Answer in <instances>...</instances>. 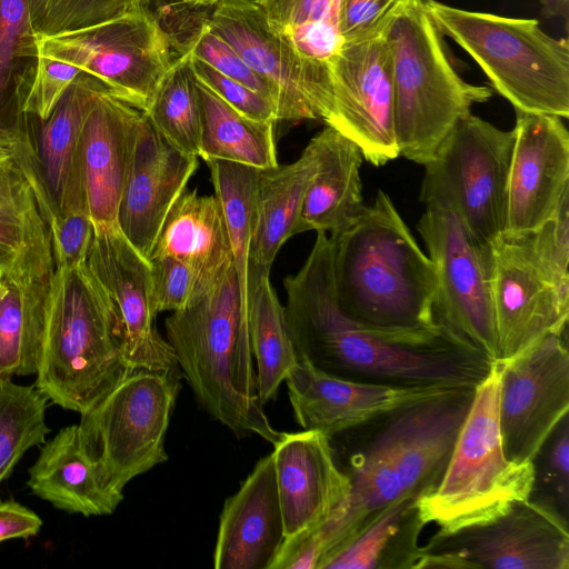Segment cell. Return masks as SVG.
<instances>
[{
  "mask_svg": "<svg viewBox=\"0 0 569 569\" xmlns=\"http://www.w3.org/2000/svg\"><path fill=\"white\" fill-rule=\"evenodd\" d=\"M284 316L299 358L342 378L393 386L476 389L492 360L449 326L385 329L340 307L332 242L317 231L302 267L283 280Z\"/></svg>",
  "mask_w": 569,
  "mask_h": 569,
  "instance_id": "6da1fadb",
  "label": "cell"
},
{
  "mask_svg": "<svg viewBox=\"0 0 569 569\" xmlns=\"http://www.w3.org/2000/svg\"><path fill=\"white\" fill-rule=\"evenodd\" d=\"M330 239L336 295L348 316L385 329L439 322L433 263L387 193L379 190L375 201Z\"/></svg>",
  "mask_w": 569,
  "mask_h": 569,
  "instance_id": "7a4b0ae2",
  "label": "cell"
},
{
  "mask_svg": "<svg viewBox=\"0 0 569 569\" xmlns=\"http://www.w3.org/2000/svg\"><path fill=\"white\" fill-rule=\"evenodd\" d=\"M167 341L201 407L236 435L270 443L282 435L259 397L249 318L234 266L209 290L164 321Z\"/></svg>",
  "mask_w": 569,
  "mask_h": 569,
  "instance_id": "3957f363",
  "label": "cell"
},
{
  "mask_svg": "<svg viewBox=\"0 0 569 569\" xmlns=\"http://www.w3.org/2000/svg\"><path fill=\"white\" fill-rule=\"evenodd\" d=\"M473 392L456 390L383 417L373 438L351 458L350 492L332 518L340 540L402 496H420L439 482Z\"/></svg>",
  "mask_w": 569,
  "mask_h": 569,
  "instance_id": "277c9868",
  "label": "cell"
},
{
  "mask_svg": "<svg viewBox=\"0 0 569 569\" xmlns=\"http://www.w3.org/2000/svg\"><path fill=\"white\" fill-rule=\"evenodd\" d=\"M130 371L119 321L86 263L54 267L34 386L52 403L81 415Z\"/></svg>",
  "mask_w": 569,
  "mask_h": 569,
  "instance_id": "5b68a950",
  "label": "cell"
},
{
  "mask_svg": "<svg viewBox=\"0 0 569 569\" xmlns=\"http://www.w3.org/2000/svg\"><path fill=\"white\" fill-rule=\"evenodd\" d=\"M499 367L476 387L468 415L439 482L417 499V515L433 523V538L489 522L531 497L535 462L510 461L503 451L499 421Z\"/></svg>",
  "mask_w": 569,
  "mask_h": 569,
  "instance_id": "8992f818",
  "label": "cell"
},
{
  "mask_svg": "<svg viewBox=\"0 0 569 569\" xmlns=\"http://www.w3.org/2000/svg\"><path fill=\"white\" fill-rule=\"evenodd\" d=\"M395 96V133L399 156L426 164L457 121L492 90L466 82L453 68L442 34L412 0L385 32Z\"/></svg>",
  "mask_w": 569,
  "mask_h": 569,
  "instance_id": "52a82bcc",
  "label": "cell"
},
{
  "mask_svg": "<svg viewBox=\"0 0 569 569\" xmlns=\"http://www.w3.org/2000/svg\"><path fill=\"white\" fill-rule=\"evenodd\" d=\"M442 36L456 41L515 108L569 117V43L545 33L536 19L470 11L421 0Z\"/></svg>",
  "mask_w": 569,
  "mask_h": 569,
  "instance_id": "ba28073f",
  "label": "cell"
},
{
  "mask_svg": "<svg viewBox=\"0 0 569 569\" xmlns=\"http://www.w3.org/2000/svg\"><path fill=\"white\" fill-rule=\"evenodd\" d=\"M178 390L177 372L136 369L80 415L82 446L107 487L122 492L168 460L164 442Z\"/></svg>",
  "mask_w": 569,
  "mask_h": 569,
  "instance_id": "9c48e42d",
  "label": "cell"
},
{
  "mask_svg": "<svg viewBox=\"0 0 569 569\" xmlns=\"http://www.w3.org/2000/svg\"><path fill=\"white\" fill-rule=\"evenodd\" d=\"M513 143V129L463 116L425 164L420 201L449 206L471 236L490 247L506 231Z\"/></svg>",
  "mask_w": 569,
  "mask_h": 569,
  "instance_id": "30bf717a",
  "label": "cell"
},
{
  "mask_svg": "<svg viewBox=\"0 0 569 569\" xmlns=\"http://www.w3.org/2000/svg\"><path fill=\"white\" fill-rule=\"evenodd\" d=\"M38 54L79 68L113 97L144 111L177 58L171 40L144 0L133 13L38 39Z\"/></svg>",
  "mask_w": 569,
  "mask_h": 569,
  "instance_id": "8fae6325",
  "label": "cell"
},
{
  "mask_svg": "<svg viewBox=\"0 0 569 569\" xmlns=\"http://www.w3.org/2000/svg\"><path fill=\"white\" fill-rule=\"evenodd\" d=\"M425 206L417 230L437 274L436 318L497 360L491 246L480 244L449 206Z\"/></svg>",
  "mask_w": 569,
  "mask_h": 569,
  "instance_id": "7c38bea8",
  "label": "cell"
},
{
  "mask_svg": "<svg viewBox=\"0 0 569 569\" xmlns=\"http://www.w3.org/2000/svg\"><path fill=\"white\" fill-rule=\"evenodd\" d=\"M562 333H550L498 359V421L506 457L535 462L569 411V352Z\"/></svg>",
  "mask_w": 569,
  "mask_h": 569,
  "instance_id": "4fadbf2b",
  "label": "cell"
},
{
  "mask_svg": "<svg viewBox=\"0 0 569 569\" xmlns=\"http://www.w3.org/2000/svg\"><path fill=\"white\" fill-rule=\"evenodd\" d=\"M426 568L569 569V531L555 508L530 498L496 519L431 538Z\"/></svg>",
  "mask_w": 569,
  "mask_h": 569,
  "instance_id": "5bb4252c",
  "label": "cell"
},
{
  "mask_svg": "<svg viewBox=\"0 0 569 569\" xmlns=\"http://www.w3.org/2000/svg\"><path fill=\"white\" fill-rule=\"evenodd\" d=\"M208 23L278 93V122L322 120L332 109L331 77L270 28L254 0H220Z\"/></svg>",
  "mask_w": 569,
  "mask_h": 569,
  "instance_id": "9a60e30c",
  "label": "cell"
},
{
  "mask_svg": "<svg viewBox=\"0 0 569 569\" xmlns=\"http://www.w3.org/2000/svg\"><path fill=\"white\" fill-rule=\"evenodd\" d=\"M331 84L332 109L326 126L353 141L373 166L399 157L392 64L385 36L343 43L331 66Z\"/></svg>",
  "mask_w": 569,
  "mask_h": 569,
  "instance_id": "2e32d148",
  "label": "cell"
},
{
  "mask_svg": "<svg viewBox=\"0 0 569 569\" xmlns=\"http://www.w3.org/2000/svg\"><path fill=\"white\" fill-rule=\"evenodd\" d=\"M84 263L119 321L128 367L177 372L172 348L152 327L156 313L149 260L114 224L94 229Z\"/></svg>",
  "mask_w": 569,
  "mask_h": 569,
  "instance_id": "e0dca14e",
  "label": "cell"
},
{
  "mask_svg": "<svg viewBox=\"0 0 569 569\" xmlns=\"http://www.w3.org/2000/svg\"><path fill=\"white\" fill-rule=\"evenodd\" d=\"M491 295L498 359L550 333L566 331L569 296L536 261L528 233H502L491 244Z\"/></svg>",
  "mask_w": 569,
  "mask_h": 569,
  "instance_id": "ac0fdd59",
  "label": "cell"
},
{
  "mask_svg": "<svg viewBox=\"0 0 569 569\" xmlns=\"http://www.w3.org/2000/svg\"><path fill=\"white\" fill-rule=\"evenodd\" d=\"M284 382L299 426L319 430L329 438L399 409L460 390L347 379L320 369L306 358H299Z\"/></svg>",
  "mask_w": 569,
  "mask_h": 569,
  "instance_id": "d6986e66",
  "label": "cell"
},
{
  "mask_svg": "<svg viewBox=\"0 0 569 569\" xmlns=\"http://www.w3.org/2000/svg\"><path fill=\"white\" fill-rule=\"evenodd\" d=\"M506 231H535L569 189V133L561 118L516 110Z\"/></svg>",
  "mask_w": 569,
  "mask_h": 569,
  "instance_id": "ffe728a7",
  "label": "cell"
},
{
  "mask_svg": "<svg viewBox=\"0 0 569 569\" xmlns=\"http://www.w3.org/2000/svg\"><path fill=\"white\" fill-rule=\"evenodd\" d=\"M329 437L319 430L282 432L273 443L284 539L327 521L347 500L351 482L337 466Z\"/></svg>",
  "mask_w": 569,
  "mask_h": 569,
  "instance_id": "44dd1931",
  "label": "cell"
},
{
  "mask_svg": "<svg viewBox=\"0 0 569 569\" xmlns=\"http://www.w3.org/2000/svg\"><path fill=\"white\" fill-rule=\"evenodd\" d=\"M198 168L154 130L143 113L120 198L117 224L148 259L167 213Z\"/></svg>",
  "mask_w": 569,
  "mask_h": 569,
  "instance_id": "7402d4cb",
  "label": "cell"
},
{
  "mask_svg": "<svg viewBox=\"0 0 569 569\" xmlns=\"http://www.w3.org/2000/svg\"><path fill=\"white\" fill-rule=\"evenodd\" d=\"M143 111L106 91L83 120L79 167L94 229L117 224V213Z\"/></svg>",
  "mask_w": 569,
  "mask_h": 569,
  "instance_id": "603a6c76",
  "label": "cell"
},
{
  "mask_svg": "<svg viewBox=\"0 0 569 569\" xmlns=\"http://www.w3.org/2000/svg\"><path fill=\"white\" fill-rule=\"evenodd\" d=\"M99 91L110 93L97 79L81 72L51 114L39 121L38 138L30 133L42 188L40 207L48 226L61 216L88 213L79 167V142L84 117Z\"/></svg>",
  "mask_w": 569,
  "mask_h": 569,
  "instance_id": "cb8c5ba5",
  "label": "cell"
},
{
  "mask_svg": "<svg viewBox=\"0 0 569 569\" xmlns=\"http://www.w3.org/2000/svg\"><path fill=\"white\" fill-rule=\"evenodd\" d=\"M284 541L272 455L257 461L219 518L213 567L269 569Z\"/></svg>",
  "mask_w": 569,
  "mask_h": 569,
  "instance_id": "d4e9b609",
  "label": "cell"
},
{
  "mask_svg": "<svg viewBox=\"0 0 569 569\" xmlns=\"http://www.w3.org/2000/svg\"><path fill=\"white\" fill-rule=\"evenodd\" d=\"M171 257L194 273L199 295L212 288L232 267L233 258L221 206L213 196L187 188L173 202L149 258Z\"/></svg>",
  "mask_w": 569,
  "mask_h": 569,
  "instance_id": "484cf974",
  "label": "cell"
},
{
  "mask_svg": "<svg viewBox=\"0 0 569 569\" xmlns=\"http://www.w3.org/2000/svg\"><path fill=\"white\" fill-rule=\"evenodd\" d=\"M28 475L27 486L34 496L68 513L107 516L123 500L122 492L101 480L78 425L61 428L46 441Z\"/></svg>",
  "mask_w": 569,
  "mask_h": 569,
  "instance_id": "4316f807",
  "label": "cell"
},
{
  "mask_svg": "<svg viewBox=\"0 0 569 569\" xmlns=\"http://www.w3.org/2000/svg\"><path fill=\"white\" fill-rule=\"evenodd\" d=\"M53 273L54 259L0 276V376L37 375Z\"/></svg>",
  "mask_w": 569,
  "mask_h": 569,
  "instance_id": "83f0119b",
  "label": "cell"
},
{
  "mask_svg": "<svg viewBox=\"0 0 569 569\" xmlns=\"http://www.w3.org/2000/svg\"><path fill=\"white\" fill-rule=\"evenodd\" d=\"M317 163L308 187L298 233L315 230L332 237L350 226L365 208L359 147L326 126L308 143Z\"/></svg>",
  "mask_w": 569,
  "mask_h": 569,
  "instance_id": "f1b7e54d",
  "label": "cell"
},
{
  "mask_svg": "<svg viewBox=\"0 0 569 569\" xmlns=\"http://www.w3.org/2000/svg\"><path fill=\"white\" fill-rule=\"evenodd\" d=\"M30 137L17 157L0 158V276L53 259L49 226L33 182Z\"/></svg>",
  "mask_w": 569,
  "mask_h": 569,
  "instance_id": "f546056e",
  "label": "cell"
},
{
  "mask_svg": "<svg viewBox=\"0 0 569 569\" xmlns=\"http://www.w3.org/2000/svg\"><path fill=\"white\" fill-rule=\"evenodd\" d=\"M316 169L315 154L307 144L296 161L260 170L250 269L271 270L280 248L298 234L305 197Z\"/></svg>",
  "mask_w": 569,
  "mask_h": 569,
  "instance_id": "4dcf8cb0",
  "label": "cell"
},
{
  "mask_svg": "<svg viewBox=\"0 0 569 569\" xmlns=\"http://www.w3.org/2000/svg\"><path fill=\"white\" fill-rule=\"evenodd\" d=\"M418 497L406 495L383 508L328 553L318 569L416 568L423 527L417 515Z\"/></svg>",
  "mask_w": 569,
  "mask_h": 569,
  "instance_id": "1f68e13d",
  "label": "cell"
},
{
  "mask_svg": "<svg viewBox=\"0 0 569 569\" xmlns=\"http://www.w3.org/2000/svg\"><path fill=\"white\" fill-rule=\"evenodd\" d=\"M193 77L201 108L199 157L204 161L219 159L258 169L278 166L276 123L241 114Z\"/></svg>",
  "mask_w": 569,
  "mask_h": 569,
  "instance_id": "d6a6232c",
  "label": "cell"
},
{
  "mask_svg": "<svg viewBox=\"0 0 569 569\" xmlns=\"http://www.w3.org/2000/svg\"><path fill=\"white\" fill-rule=\"evenodd\" d=\"M249 336L259 397L273 400L299 357L290 337L284 307L270 282V270L250 269Z\"/></svg>",
  "mask_w": 569,
  "mask_h": 569,
  "instance_id": "836d02e7",
  "label": "cell"
},
{
  "mask_svg": "<svg viewBox=\"0 0 569 569\" xmlns=\"http://www.w3.org/2000/svg\"><path fill=\"white\" fill-rule=\"evenodd\" d=\"M272 29L306 60L331 77L343 40L339 0H254Z\"/></svg>",
  "mask_w": 569,
  "mask_h": 569,
  "instance_id": "e575fe53",
  "label": "cell"
},
{
  "mask_svg": "<svg viewBox=\"0 0 569 569\" xmlns=\"http://www.w3.org/2000/svg\"><path fill=\"white\" fill-rule=\"evenodd\" d=\"M211 182L226 221L242 309L249 318L250 250L256 227L260 170L250 166L208 159Z\"/></svg>",
  "mask_w": 569,
  "mask_h": 569,
  "instance_id": "d590c367",
  "label": "cell"
},
{
  "mask_svg": "<svg viewBox=\"0 0 569 569\" xmlns=\"http://www.w3.org/2000/svg\"><path fill=\"white\" fill-rule=\"evenodd\" d=\"M143 113L167 143L199 158L201 108L189 52L177 56Z\"/></svg>",
  "mask_w": 569,
  "mask_h": 569,
  "instance_id": "8d00e7d4",
  "label": "cell"
},
{
  "mask_svg": "<svg viewBox=\"0 0 569 569\" xmlns=\"http://www.w3.org/2000/svg\"><path fill=\"white\" fill-rule=\"evenodd\" d=\"M47 407L48 398L34 385L0 376V487L30 448L46 442L51 431Z\"/></svg>",
  "mask_w": 569,
  "mask_h": 569,
  "instance_id": "74e56055",
  "label": "cell"
},
{
  "mask_svg": "<svg viewBox=\"0 0 569 569\" xmlns=\"http://www.w3.org/2000/svg\"><path fill=\"white\" fill-rule=\"evenodd\" d=\"M38 53L29 0H0V122L8 123L4 114L12 107L20 113L19 96Z\"/></svg>",
  "mask_w": 569,
  "mask_h": 569,
  "instance_id": "f35d334b",
  "label": "cell"
},
{
  "mask_svg": "<svg viewBox=\"0 0 569 569\" xmlns=\"http://www.w3.org/2000/svg\"><path fill=\"white\" fill-rule=\"evenodd\" d=\"M143 3L144 0H29L31 26L38 39L133 13Z\"/></svg>",
  "mask_w": 569,
  "mask_h": 569,
  "instance_id": "ab89813d",
  "label": "cell"
},
{
  "mask_svg": "<svg viewBox=\"0 0 569 569\" xmlns=\"http://www.w3.org/2000/svg\"><path fill=\"white\" fill-rule=\"evenodd\" d=\"M531 252L555 286L569 296V189L551 216L535 231L528 232Z\"/></svg>",
  "mask_w": 569,
  "mask_h": 569,
  "instance_id": "60d3db41",
  "label": "cell"
},
{
  "mask_svg": "<svg viewBox=\"0 0 569 569\" xmlns=\"http://www.w3.org/2000/svg\"><path fill=\"white\" fill-rule=\"evenodd\" d=\"M82 71L64 61L38 54L19 97V111L38 121L46 120Z\"/></svg>",
  "mask_w": 569,
  "mask_h": 569,
  "instance_id": "b9f144b4",
  "label": "cell"
},
{
  "mask_svg": "<svg viewBox=\"0 0 569 569\" xmlns=\"http://www.w3.org/2000/svg\"><path fill=\"white\" fill-rule=\"evenodd\" d=\"M409 1L339 0V29L343 43L383 36Z\"/></svg>",
  "mask_w": 569,
  "mask_h": 569,
  "instance_id": "7bdbcfd3",
  "label": "cell"
},
{
  "mask_svg": "<svg viewBox=\"0 0 569 569\" xmlns=\"http://www.w3.org/2000/svg\"><path fill=\"white\" fill-rule=\"evenodd\" d=\"M149 262L156 316L181 310L199 296L196 276L186 263L171 257L150 258Z\"/></svg>",
  "mask_w": 569,
  "mask_h": 569,
  "instance_id": "ee69618b",
  "label": "cell"
},
{
  "mask_svg": "<svg viewBox=\"0 0 569 569\" xmlns=\"http://www.w3.org/2000/svg\"><path fill=\"white\" fill-rule=\"evenodd\" d=\"M190 67L198 79L241 114L257 121L278 122V109L272 101L191 54Z\"/></svg>",
  "mask_w": 569,
  "mask_h": 569,
  "instance_id": "f6af8a7d",
  "label": "cell"
},
{
  "mask_svg": "<svg viewBox=\"0 0 569 569\" xmlns=\"http://www.w3.org/2000/svg\"><path fill=\"white\" fill-rule=\"evenodd\" d=\"M54 267L70 269L86 261L94 227L87 212L58 217L49 224Z\"/></svg>",
  "mask_w": 569,
  "mask_h": 569,
  "instance_id": "bcb514c9",
  "label": "cell"
},
{
  "mask_svg": "<svg viewBox=\"0 0 569 569\" xmlns=\"http://www.w3.org/2000/svg\"><path fill=\"white\" fill-rule=\"evenodd\" d=\"M545 461L546 478L551 483L560 507L569 503V425L566 417L552 433Z\"/></svg>",
  "mask_w": 569,
  "mask_h": 569,
  "instance_id": "7dc6e473",
  "label": "cell"
},
{
  "mask_svg": "<svg viewBox=\"0 0 569 569\" xmlns=\"http://www.w3.org/2000/svg\"><path fill=\"white\" fill-rule=\"evenodd\" d=\"M41 527L42 519L24 505L13 499L0 501V543L37 536Z\"/></svg>",
  "mask_w": 569,
  "mask_h": 569,
  "instance_id": "c3c4849f",
  "label": "cell"
},
{
  "mask_svg": "<svg viewBox=\"0 0 569 569\" xmlns=\"http://www.w3.org/2000/svg\"><path fill=\"white\" fill-rule=\"evenodd\" d=\"M28 136L26 117L17 124L0 122V158L19 156Z\"/></svg>",
  "mask_w": 569,
  "mask_h": 569,
  "instance_id": "681fc988",
  "label": "cell"
},
{
  "mask_svg": "<svg viewBox=\"0 0 569 569\" xmlns=\"http://www.w3.org/2000/svg\"><path fill=\"white\" fill-rule=\"evenodd\" d=\"M543 18H562L568 26L569 0H540Z\"/></svg>",
  "mask_w": 569,
  "mask_h": 569,
  "instance_id": "f907efd6",
  "label": "cell"
},
{
  "mask_svg": "<svg viewBox=\"0 0 569 569\" xmlns=\"http://www.w3.org/2000/svg\"><path fill=\"white\" fill-rule=\"evenodd\" d=\"M219 1L220 0H188V3L198 6V7L210 8Z\"/></svg>",
  "mask_w": 569,
  "mask_h": 569,
  "instance_id": "816d5d0a",
  "label": "cell"
},
{
  "mask_svg": "<svg viewBox=\"0 0 569 569\" xmlns=\"http://www.w3.org/2000/svg\"><path fill=\"white\" fill-rule=\"evenodd\" d=\"M181 1L188 2V0H181Z\"/></svg>",
  "mask_w": 569,
  "mask_h": 569,
  "instance_id": "f5cc1de1",
  "label": "cell"
},
{
  "mask_svg": "<svg viewBox=\"0 0 569 569\" xmlns=\"http://www.w3.org/2000/svg\"><path fill=\"white\" fill-rule=\"evenodd\" d=\"M411 1V0H410Z\"/></svg>",
  "mask_w": 569,
  "mask_h": 569,
  "instance_id": "db71d44e",
  "label": "cell"
}]
</instances>
